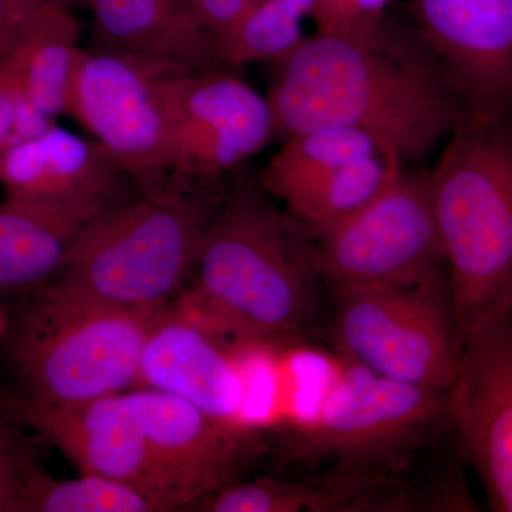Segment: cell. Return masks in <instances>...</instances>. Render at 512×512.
Wrapping results in <instances>:
<instances>
[{"mask_svg": "<svg viewBox=\"0 0 512 512\" xmlns=\"http://www.w3.org/2000/svg\"><path fill=\"white\" fill-rule=\"evenodd\" d=\"M278 62L268 100L286 138L353 128L412 163L470 114L417 29L387 15L362 29L318 30Z\"/></svg>", "mask_w": 512, "mask_h": 512, "instance_id": "cell-1", "label": "cell"}, {"mask_svg": "<svg viewBox=\"0 0 512 512\" xmlns=\"http://www.w3.org/2000/svg\"><path fill=\"white\" fill-rule=\"evenodd\" d=\"M195 308L247 338L282 339L312 319L319 271L315 238L258 185L239 183L202 237Z\"/></svg>", "mask_w": 512, "mask_h": 512, "instance_id": "cell-2", "label": "cell"}, {"mask_svg": "<svg viewBox=\"0 0 512 512\" xmlns=\"http://www.w3.org/2000/svg\"><path fill=\"white\" fill-rule=\"evenodd\" d=\"M458 333L512 309V117L468 114L430 173Z\"/></svg>", "mask_w": 512, "mask_h": 512, "instance_id": "cell-3", "label": "cell"}, {"mask_svg": "<svg viewBox=\"0 0 512 512\" xmlns=\"http://www.w3.org/2000/svg\"><path fill=\"white\" fill-rule=\"evenodd\" d=\"M161 308H126L49 284L33 289L10 329L8 359L22 396L73 406L137 383Z\"/></svg>", "mask_w": 512, "mask_h": 512, "instance_id": "cell-4", "label": "cell"}, {"mask_svg": "<svg viewBox=\"0 0 512 512\" xmlns=\"http://www.w3.org/2000/svg\"><path fill=\"white\" fill-rule=\"evenodd\" d=\"M210 220L180 188L148 185L94 222L50 282L110 305L161 308L194 271Z\"/></svg>", "mask_w": 512, "mask_h": 512, "instance_id": "cell-5", "label": "cell"}, {"mask_svg": "<svg viewBox=\"0 0 512 512\" xmlns=\"http://www.w3.org/2000/svg\"><path fill=\"white\" fill-rule=\"evenodd\" d=\"M333 335L352 366L394 382L447 393L456 379L460 333L437 279L336 289Z\"/></svg>", "mask_w": 512, "mask_h": 512, "instance_id": "cell-6", "label": "cell"}, {"mask_svg": "<svg viewBox=\"0 0 512 512\" xmlns=\"http://www.w3.org/2000/svg\"><path fill=\"white\" fill-rule=\"evenodd\" d=\"M322 278L335 289L416 285L444 261L430 173L400 177L362 210L313 234Z\"/></svg>", "mask_w": 512, "mask_h": 512, "instance_id": "cell-7", "label": "cell"}, {"mask_svg": "<svg viewBox=\"0 0 512 512\" xmlns=\"http://www.w3.org/2000/svg\"><path fill=\"white\" fill-rule=\"evenodd\" d=\"M446 396L353 366L293 437L292 456L365 474L416 446L446 416Z\"/></svg>", "mask_w": 512, "mask_h": 512, "instance_id": "cell-8", "label": "cell"}, {"mask_svg": "<svg viewBox=\"0 0 512 512\" xmlns=\"http://www.w3.org/2000/svg\"><path fill=\"white\" fill-rule=\"evenodd\" d=\"M170 72L175 70L126 53L82 49L70 82L66 113L144 187L171 171L164 106Z\"/></svg>", "mask_w": 512, "mask_h": 512, "instance_id": "cell-9", "label": "cell"}, {"mask_svg": "<svg viewBox=\"0 0 512 512\" xmlns=\"http://www.w3.org/2000/svg\"><path fill=\"white\" fill-rule=\"evenodd\" d=\"M446 416L491 510L512 512V309L481 316L461 333Z\"/></svg>", "mask_w": 512, "mask_h": 512, "instance_id": "cell-10", "label": "cell"}, {"mask_svg": "<svg viewBox=\"0 0 512 512\" xmlns=\"http://www.w3.org/2000/svg\"><path fill=\"white\" fill-rule=\"evenodd\" d=\"M164 106L171 171L180 175L215 178L228 173L276 134L268 97L214 69L168 73Z\"/></svg>", "mask_w": 512, "mask_h": 512, "instance_id": "cell-11", "label": "cell"}, {"mask_svg": "<svg viewBox=\"0 0 512 512\" xmlns=\"http://www.w3.org/2000/svg\"><path fill=\"white\" fill-rule=\"evenodd\" d=\"M3 399L23 427L55 444L83 474L133 485L154 498L161 510H174L127 394L73 406L37 403L19 393L3 392Z\"/></svg>", "mask_w": 512, "mask_h": 512, "instance_id": "cell-12", "label": "cell"}, {"mask_svg": "<svg viewBox=\"0 0 512 512\" xmlns=\"http://www.w3.org/2000/svg\"><path fill=\"white\" fill-rule=\"evenodd\" d=\"M413 10L470 114L512 117V0H413Z\"/></svg>", "mask_w": 512, "mask_h": 512, "instance_id": "cell-13", "label": "cell"}, {"mask_svg": "<svg viewBox=\"0 0 512 512\" xmlns=\"http://www.w3.org/2000/svg\"><path fill=\"white\" fill-rule=\"evenodd\" d=\"M173 508L202 501L227 485L238 456L237 429L154 389L127 393Z\"/></svg>", "mask_w": 512, "mask_h": 512, "instance_id": "cell-14", "label": "cell"}, {"mask_svg": "<svg viewBox=\"0 0 512 512\" xmlns=\"http://www.w3.org/2000/svg\"><path fill=\"white\" fill-rule=\"evenodd\" d=\"M128 180L137 178L99 141L62 127L0 153V181L8 195L111 211L127 201L121 192Z\"/></svg>", "mask_w": 512, "mask_h": 512, "instance_id": "cell-15", "label": "cell"}, {"mask_svg": "<svg viewBox=\"0 0 512 512\" xmlns=\"http://www.w3.org/2000/svg\"><path fill=\"white\" fill-rule=\"evenodd\" d=\"M137 383L178 397L232 429L247 402L241 373L208 333L165 311L144 346Z\"/></svg>", "mask_w": 512, "mask_h": 512, "instance_id": "cell-16", "label": "cell"}, {"mask_svg": "<svg viewBox=\"0 0 512 512\" xmlns=\"http://www.w3.org/2000/svg\"><path fill=\"white\" fill-rule=\"evenodd\" d=\"M97 49L197 72L218 63L214 37L185 0H90Z\"/></svg>", "mask_w": 512, "mask_h": 512, "instance_id": "cell-17", "label": "cell"}, {"mask_svg": "<svg viewBox=\"0 0 512 512\" xmlns=\"http://www.w3.org/2000/svg\"><path fill=\"white\" fill-rule=\"evenodd\" d=\"M107 212L8 195L0 204V288L33 291L55 279L76 242Z\"/></svg>", "mask_w": 512, "mask_h": 512, "instance_id": "cell-18", "label": "cell"}, {"mask_svg": "<svg viewBox=\"0 0 512 512\" xmlns=\"http://www.w3.org/2000/svg\"><path fill=\"white\" fill-rule=\"evenodd\" d=\"M77 42L79 23L67 5L33 0L6 45L19 53L30 97L53 119L66 113L74 66L82 50Z\"/></svg>", "mask_w": 512, "mask_h": 512, "instance_id": "cell-19", "label": "cell"}, {"mask_svg": "<svg viewBox=\"0 0 512 512\" xmlns=\"http://www.w3.org/2000/svg\"><path fill=\"white\" fill-rule=\"evenodd\" d=\"M389 150L376 138L353 128H319L286 138L259 174L258 187L285 207L325 181L330 174L366 154Z\"/></svg>", "mask_w": 512, "mask_h": 512, "instance_id": "cell-20", "label": "cell"}, {"mask_svg": "<svg viewBox=\"0 0 512 512\" xmlns=\"http://www.w3.org/2000/svg\"><path fill=\"white\" fill-rule=\"evenodd\" d=\"M403 165L390 150L355 158L288 205L286 211L316 234L376 200L400 177Z\"/></svg>", "mask_w": 512, "mask_h": 512, "instance_id": "cell-21", "label": "cell"}, {"mask_svg": "<svg viewBox=\"0 0 512 512\" xmlns=\"http://www.w3.org/2000/svg\"><path fill=\"white\" fill-rule=\"evenodd\" d=\"M163 511L150 495L111 478L83 474L57 480L35 461L20 470L12 512H153Z\"/></svg>", "mask_w": 512, "mask_h": 512, "instance_id": "cell-22", "label": "cell"}, {"mask_svg": "<svg viewBox=\"0 0 512 512\" xmlns=\"http://www.w3.org/2000/svg\"><path fill=\"white\" fill-rule=\"evenodd\" d=\"M350 488L328 491L306 484L258 480L254 483L225 485L201 501L204 511L212 512H322L352 507L346 497Z\"/></svg>", "mask_w": 512, "mask_h": 512, "instance_id": "cell-23", "label": "cell"}, {"mask_svg": "<svg viewBox=\"0 0 512 512\" xmlns=\"http://www.w3.org/2000/svg\"><path fill=\"white\" fill-rule=\"evenodd\" d=\"M392 0H316L311 18L319 32H345L373 25Z\"/></svg>", "mask_w": 512, "mask_h": 512, "instance_id": "cell-24", "label": "cell"}, {"mask_svg": "<svg viewBox=\"0 0 512 512\" xmlns=\"http://www.w3.org/2000/svg\"><path fill=\"white\" fill-rule=\"evenodd\" d=\"M192 15L215 40L227 36L247 15L255 0H185Z\"/></svg>", "mask_w": 512, "mask_h": 512, "instance_id": "cell-25", "label": "cell"}, {"mask_svg": "<svg viewBox=\"0 0 512 512\" xmlns=\"http://www.w3.org/2000/svg\"><path fill=\"white\" fill-rule=\"evenodd\" d=\"M19 427L23 426L10 412L0 390V478L18 476L23 467L35 461Z\"/></svg>", "mask_w": 512, "mask_h": 512, "instance_id": "cell-26", "label": "cell"}, {"mask_svg": "<svg viewBox=\"0 0 512 512\" xmlns=\"http://www.w3.org/2000/svg\"><path fill=\"white\" fill-rule=\"evenodd\" d=\"M18 476L0 478V512H12Z\"/></svg>", "mask_w": 512, "mask_h": 512, "instance_id": "cell-27", "label": "cell"}, {"mask_svg": "<svg viewBox=\"0 0 512 512\" xmlns=\"http://www.w3.org/2000/svg\"><path fill=\"white\" fill-rule=\"evenodd\" d=\"M55 2L63 3V5H69L72 2L90 3V0H55Z\"/></svg>", "mask_w": 512, "mask_h": 512, "instance_id": "cell-28", "label": "cell"}]
</instances>
